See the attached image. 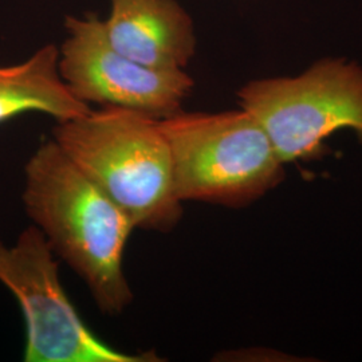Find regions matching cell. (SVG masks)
Wrapping results in <instances>:
<instances>
[{"mask_svg":"<svg viewBox=\"0 0 362 362\" xmlns=\"http://www.w3.org/2000/svg\"><path fill=\"white\" fill-rule=\"evenodd\" d=\"M59 50V74L86 105L115 106L163 119L182 110L194 89L187 70H160L116 50L94 13L69 15Z\"/></svg>","mask_w":362,"mask_h":362,"instance_id":"6","label":"cell"},{"mask_svg":"<svg viewBox=\"0 0 362 362\" xmlns=\"http://www.w3.org/2000/svg\"><path fill=\"white\" fill-rule=\"evenodd\" d=\"M284 164L317 160L341 129L362 141V69L345 59H322L298 77L263 78L238 91Z\"/></svg>","mask_w":362,"mask_h":362,"instance_id":"4","label":"cell"},{"mask_svg":"<svg viewBox=\"0 0 362 362\" xmlns=\"http://www.w3.org/2000/svg\"><path fill=\"white\" fill-rule=\"evenodd\" d=\"M181 203L243 208L278 187L284 163L258 121L245 109L180 110L160 119Z\"/></svg>","mask_w":362,"mask_h":362,"instance_id":"3","label":"cell"},{"mask_svg":"<svg viewBox=\"0 0 362 362\" xmlns=\"http://www.w3.org/2000/svg\"><path fill=\"white\" fill-rule=\"evenodd\" d=\"M58 61V46L47 43L21 64L0 66V124L30 112L65 122L90 110L67 88Z\"/></svg>","mask_w":362,"mask_h":362,"instance_id":"8","label":"cell"},{"mask_svg":"<svg viewBox=\"0 0 362 362\" xmlns=\"http://www.w3.org/2000/svg\"><path fill=\"white\" fill-rule=\"evenodd\" d=\"M52 139L78 168L122 208L136 230L168 233L182 216L168 141L160 119L101 106L58 122Z\"/></svg>","mask_w":362,"mask_h":362,"instance_id":"2","label":"cell"},{"mask_svg":"<svg viewBox=\"0 0 362 362\" xmlns=\"http://www.w3.org/2000/svg\"><path fill=\"white\" fill-rule=\"evenodd\" d=\"M27 215L57 257L85 282L97 308L119 315L133 302L124 255L136 226L52 137L25 165Z\"/></svg>","mask_w":362,"mask_h":362,"instance_id":"1","label":"cell"},{"mask_svg":"<svg viewBox=\"0 0 362 362\" xmlns=\"http://www.w3.org/2000/svg\"><path fill=\"white\" fill-rule=\"evenodd\" d=\"M37 226L13 246L0 240V282L16 298L26 325V362H155V351L129 354L95 336L67 297L59 263Z\"/></svg>","mask_w":362,"mask_h":362,"instance_id":"5","label":"cell"},{"mask_svg":"<svg viewBox=\"0 0 362 362\" xmlns=\"http://www.w3.org/2000/svg\"><path fill=\"white\" fill-rule=\"evenodd\" d=\"M105 37L119 52L160 70H187L196 52L191 15L177 0H109Z\"/></svg>","mask_w":362,"mask_h":362,"instance_id":"7","label":"cell"}]
</instances>
